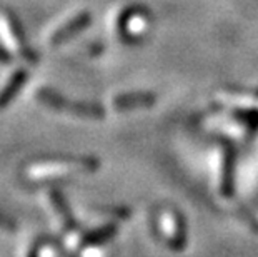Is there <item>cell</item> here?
Returning <instances> with one entry per match:
<instances>
[{
  "instance_id": "1",
  "label": "cell",
  "mask_w": 258,
  "mask_h": 257,
  "mask_svg": "<svg viewBox=\"0 0 258 257\" xmlns=\"http://www.w3.org/2000/svg\"><path fill=\"white\" fill-rule=\"evenodd\" d=\"M97 161L90 157H45L29 162L22 169V177L29 182H52L72 174L93 171Z\"/></svg>"
},
{
  "instance_id": "2",
  "label": "cell",
  "mask_w": 258,
  "mask_h": 257,
  "mask_svg": "<svg viewBox=\"0 0 258 257\" xmlns=\"http://www.w3.org/2000/svg\"><path fill=\"white\" fill-rule=\"evenodd\" d=\"M0 42H2L10 52L22 59H25L27 62L35 64L38 60V56L32 50L29 43H27L24 29L20 27L19 20L10 12L0 14Z\"/></svg>"
},
{
  "instance_id": "3",
  "label": "cell",
  "mask_w": 258,
  "mask_h": 257,
  "mask_svg": "<svg viewBox=\"0 0 258 257\" xmlns=\"http://www.w3.org/2000/svg\"><path fill=\"white\" fill-rule=\"evenodd\" d=\"M92 22V15L89 12H79L75 14L72 19H69L63 25H60L58 29L50 35V43L53 47L62 45L63 42L72 39L79 32H82Z\"/></svg>"
},
{
  "instance_id": "4",
  "label": "cell",
  "mask_w": 258,
  "mask_h": 257,
  "mask_svg": "<svg viewBox=\"0 0 258 257\" xmlns=\"http://www.w3.org/2000/svg\"><path fill=\"white\" fill-rule=\"evenodd\" d=\"M27 79H29V72H27L25 69H19L12 74V77L7 80V84L0 90V111L7 107L9 104L15 99V95H17L22 87L25 85Z\"/></svg>"
},
{
  "instance_id": "5",
  "label": "cell",
  "mask_w": 258,
  "mask_h": 257,
  "mask_svg": "<svg viewBox=\"0 0 258 257\" xmlns=\"http://www.w3.org/2000/svg\"><path fill=\"white\" fill-rule=\"evenodd\" d=\"M48 199H50L53 211H55L57 217L60 219V221H62L63 226L67 227L69 231H72V229H75V227H77V224H75V221H74L72 212H70L69 205H67V202H65V199H63V195L60 194L58 190H50V192H48Z\"/></svg>"
},
{
  "instance_id": "6",
  "label": "cell",
  "mask_w": 258,
  "mask_h": 257,
  "mask_svg": "<svg viewBox=\"0 0 258 257\" xmlns=\"http://www.w3.org/2000/svg\"><path fill=\"white\" fill-rule=\"evenodd\" d=\"M37 99L40 100L43 106L53 109V111H65L69 109V100L65 99L63 95H60L58 92L53 89H48V87H42V89L37 90Z\"/></svg>"
},
{
  "instance_id": "7",
  "label": "cell",
  "mask_w": 258,
  "mask_h": 257,
  "mask_svg": "<svg viewBox=\"0 0 258 257\" xmlns=\"http://www.w3.org/2000/svg\"><path fill=\"white\" fill-rule=\"evenodd\" d=\"M29 257H62V249L55 240L38 239L32 245Z\"/></svg>"
},
{
  "instance_id": "8",
  "label": "cell",
  "mask_w": 258,
  "mask_h": 257,
  "mask_svg": "<svg viewBox=\"0 0 258 257\" xmlns=\"http://www.w3.org/2000/svg\"><path fill=\"white\" fill-rule=\"evenodd\" d=\"M0 229L12 232V231H15V229H17V222H15L10 216L4 214V212H0Z\"/></svg>"
},
{
  "instance_id": "9",
  "label": "cell",
  "mask_w": 258,
  "mask_h": 257,
  "mask_svg": "<svg viewBox=\"0 0 258 257\" xmlns=\"http://www.w3.org/2000/svg\"><path fill=\"white\" fill-rule=\"evenodd\" d=\"M10 60H12V52H10L9 48L5 47L2 42H0V62H2V64H9Z\"/></svg>"
}]
</instances>
